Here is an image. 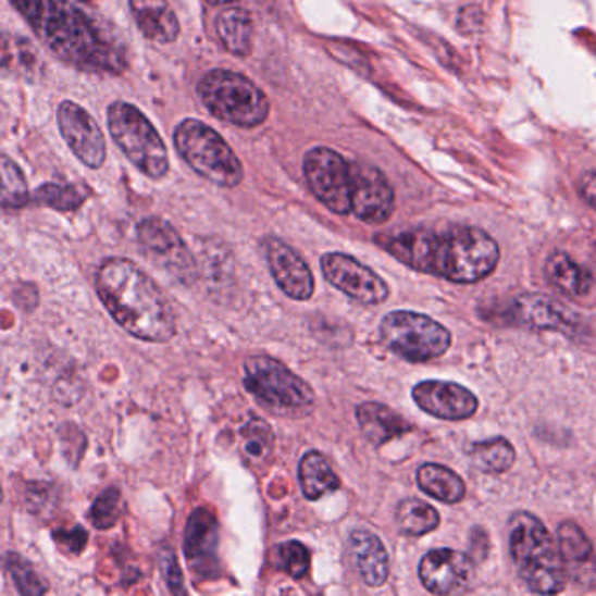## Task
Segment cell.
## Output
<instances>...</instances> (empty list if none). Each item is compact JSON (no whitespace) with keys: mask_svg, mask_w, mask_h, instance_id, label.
Listing matches in <instances>:
<instances>
[{"mask_svg":"<svg viewBox=\"0 0 596 596\" xmlns=\"http://www.w3.org/2000/svg\"><path fill=\"white\" fill-rule=\"evenodd\" d=\"M509 549L518 575L532 593L555 596L566 589V560L539 518L531 513L514 514L509 526Z\"/></svg>","mask_w":596,"mask_h":596,"instance_id":"obj_4","label":"cell"},{"mask_svg":"<svg viewBox=\"0 0 596 596\" xmlns=\"http://www.w3.org/2000/svg\"><path fill=\"white\" fill-rule=\"evenodd\" d=\"M262 253L268 260L272 277L281 291L289 298L306 302L314 294V277L306 260L280 237L269 236L262 241Z\"/></svg>","mask_w":596,"mask_h":596,"instance_id":"obj_15","label":"cell"},{"mask_svg":"<svg viewBox=\"0 0 596 596\" xmlns=\"http://www.w3.org/2000/svg\"><path fill=\"white\" fill-rule=\"evenodd\" d=\"M119 506H121L119 488L110 487L105 492H101L89 509V520H91L92 526H97L100 531L112 529L119 520Z\"/></svg>","mask_w":596,"mask_h":596,"instance_id":"obj_36","label":"cell"},{"mask_svg":"<svg viewBox=\"0 0 596 596\" xmlns=\"http://www.w3.org/2000/svg\"><path fill=\"white\" fill-rule=\"evenodd\" d=\"M28 185L22 167L13 159L0 154V207L8 210H20L27 207Z\"/></svg>","mask_w":596,"mask_h":596,"instance_id":"obj_30","label":"cell"},{"mask_svg":"<svg viewBox=\"0 0 596 596\" xmlns=\"http://www.w3.org/2000/svg\"><path fill=\"white\" fill-rule=\"evenodd\" d=\"M277 566L289 578H306L311 569V552L302 543L288 541L277 548Z\"/></svg>","mask_w":596,"mask_h":596,"instance_id":"obj_34","label":"cell"},{"mask_svg":"<svg viewBox=\"0 0 596 596\" xmlns=\"http://www.w3.org/2000/svg\"><path fill=\"white\" fill-rule=\"evenodd\" d=\"M356 419L360 422L361 433L375 447H381L390 439L403 436L412 425L393 408L382 403H361L356 408Z\"/></svg>","mask_w":596,"mask_h":596,"instance_id":"obj_23","label":"cell"},{"mask_svg":"<svg viewBox=\"0 0 596 596\" xmlns=\"http://www.w3.org/2000/svg\"><path fill=\"white\" fill-rule=\"evenodd\" d=\"M37 201L58 211H75L83 207L84 194L74 185L46 184L36 193Z\"/></svg>","mask_w":596,"mask_h":596,"instance_id":"obj_35","label":"cell"},{"mask_svg":"<svg viewBox=\"0 0 596 596\" xmlns=\"http://www.w3.org/2000/svg\"><path fill=\"white\" fill-rule=\"evenodd\" d=\"M51 53L79 71L119 74L124 49L71 0H11Z\"/></svg>","mask_w":596,"mask_h":596,"instance_id":"obj_2","label":"cell"},{"mask_svg":"<svg viewBox=\"0 0 596 596\" xmlns=\"http://www.w3.org/2000/svg\"><path fill=\"white\" fill-rule=\"evenodd\" d=\"M2 500H4V492H2V487H0V505H2Z\"/></svg>","mask_w":596,"mask_h":596,"instance_id":"obj_41","label":"cell"},{"mask_svg":"<svg viewBox=\"0 0 596 596\" xmlns=\"http://www.w3.org/2000/svg\"><path fill=\"white\" fill-rule=\"evenodd\" d=\"M53 537L58 541V544H66V549L75 552V555H79L86 548V541H88V534L80 526H75V531H72L71 534L57 532Z\"/></svg>","mask_w":596,"mask_h":596,"instance_id":"obj_38","label":"cell"},{"mask_svg":"<svg viewBox=\"0 0 596 596\" xmlns=\"http://www.w3.org/2000/svg\"><path fill=\"white\" fill-rule=\"evenodd\" d=\"M207 2L211 5H225L233 4V2H237V0H207Z\"/></svg>","mask_w":596,"mask_h":596,"instance_id":"obj_40","label":"cell"},{"mask_svg":"<svg viewBox=\"0 0 596 596\" xmlns=\"http://www.w3.org/2000/svg\"><path fill=\"white\" fill-rule=\"evenodd\" d=\"M219 520L208 508L194 509L185 525L184 551L196 572H204L215 561Z\"/></svg>","mask_w":596,"mask_h":596,"instance_id":"obj_18","label":"cell"},{"mask_svg":"<svg viewBox=\"0 0 596 596\" xmlns=\"http://www.w3.org/2000/svg\"><path fill=\"white\" fill-rule=\"evenodd\" d=\"M159 569L163 572L164 581L173 596H189L185 589L184 574L172 549H163L159 552Z\"/></svg>","mask_w":596,"mask_h":596,"instance_id":"obj_37","label":"cell"},{"mask_svg":"<svg viewBox=\"0 0 596 596\" xmlns=\"http://www.w3.org/2000/svg\"><path fill=\"white\" fill-rule=\"evenodd\" d=\"M129 8L147 39L170 45L181 36V22L167 0H129Z\"/></svg>","mask_w":596,"mask_h":596,"instance_id":"obj_19","label":"cell"},{"mask_svg":"<svg viewBox=\"0 0 596 596\" xmlns=\"http://www.w3.org/2000/svg\"><path fill=\"white\" fill-rule=\"evenodd\" d=\"M5 567L10 570L16 589L22 596H45L49 586L42 575L37 572L30 561L25 560L18 552H10L5 557Z\"/></svg>","mask_w":596,"mask_h":596,"instance_id":"obj_31","label":"cell"},{"mask_svg":"<svg viewBox=\"0 0 596 596\" xmlns=\"http://www.w3.org/2000/svg\"><path fill=\"white\" fill-rule=\"evenodd\" d=\"M375 241L407 268L461 285L491 276L500 259L491 234L464 225L445 231L410 228L395 236H377Z\"/></svg>","mask_w":596,"mask_h":596,"instance_id":"obj_1","label":"cell"},{"mask_svg":"<svg viewBox=\"0 0 596 596\" xmlns=\"http://www.w3.org/2000/svg\"><path fill=\"white\" fill-rule=\"evenodd\" d=\"M97 291L110 316L133 337L145 343H167L175 337L172 303L156 281L132 260L101 263Z\"/></svg>","mask_w":596,"mask_h":596,"instance_id":"obj_3","label":"cell"},{"mask_svg":"<svg viewBox=\"0 0 596 596\" xmlns=\"http://www.w3.org/2000/svg\"><path fill=\"white\" fill-rule=\"evenodd\" d=\"M382 344L412 363L436 360L452 346V334L421 312L393 311L381 323Z\"/></svg>","mask_w":596,"mask_h":596,"instance_id":"obj_9","label":"cell"},{"mask_svg":"<svg viewBox=\"0 0 596 596\" xmlns=\"http://www.w3.org/2000/svg\"><path fill=\"white\" fill-rule=\"evenodd\" d=\"M243 382L260 405L277 415H303L316 401L308 382L271 356L246 358Z\"/></svg>","mask_w":596,"mask_h":596,"instance_id":"obj_6","label":"cell"},{"mask_svg":"<svg viewBox=\"0 0 596 596\" xmlns=\"http://www.w3.org/2000/svg\"><path fill=\"white\" fill-rule=\"evenodd\" d=\"M216 34L228 53L245 58L253 49V20L239 8H228L216 16Z\"/></svg>","mask_w":596,"mask_h":596,"instance_id":"obj_25","label":"cell"},{"mask_svg":"<svg viewBox=\"0 0 596 596\" xmlns=\"http://www.w3.org/2000/svg\"><path fill=\"white\" fill-rule=\"evenodd\" d=\"M241 443L246 459L253 462L265 461L274 448V431L262 419H253L243 427Z\"/></svg>","mask_w":596,"mask_h":596,"instance_id":"obj_32","label":"cell"},{"mask_svg":"<svg viewBox=\"0 0 596 596\" xmlns=\"http://www.w3.org/2000/svg\"><path fill=\"white\" fill-rule=\"evenodd\" d=\"M558 548L561 557L570 563H584L593 555L592 541L575 522H563L558 526Z\"/></svg>","mask_w":596,"mask_h":596,"instance_id":"obj_33","label":"cell"},{"mask_svg":"<svg viewBox=\"0 0 596 596\" xmlns=\"http://www.w3.org/2000/svg\"><path fill=\"white\" fill-rule=\"evenodd\" d=\"M351 215L364 224H386L395 213V190L386 175L372 164L352 161Z\"/></svg>","mask_w":596,"mask_h":596,"instance_id":"obj_13","label":"cell"},{"mask_svg":"<svg viewBox=\"0 0 596 596\" xmlns=\"http://www.w3.org/2000/svg\"><path fill=\"white\" fill-rule=\"evenodd\" d=\"M323 276L334 288L340 289L356 302L378 306L389 297V286L377 272L367 268L360 260L340 251L321 257Z\"/></svg>","mask_w":596,"mask_h":596,"instance_id":"obj_12","label":"cell"},{"mask_svg":"<svg viewBox=\"0 0 596 596\" xmlns=\"http://www.w3.org/2000/svg\"><path fill=\"white\" fill-rule=\"evenodd\" d=\"M355 566L364 584L382 586L389 578V552L377 535L370 531H355L349 535Z\"/></svg>","mask_w":596,"mask_h":596,"instance_id":"obj_21","label":"cell"},{"mask_svg":"<svg viewBox=\"0 0 596 596\" xmlns=\"http://www.w3.org/2000/svg\"><path fill=\"white\" fill-rule=\"evenodd\" d=\"M136 237L141 250L154 260L159 268L170 272L182 283H190L196 277V260L185 246L181 234L166 220L150 216L140 222Z\"/></svg>","mask_w":596,"mask_h":596,"instance_id":"obj_11","label":"cell"},{"mask_svg":"<svg viewBox=\"0 0 596 596\" xmlns=\"http://www.w3.org/2000/svg\"><path fill=\"white\" fill-rule=\"evenodd\" d=\"M298 480H300L303 496L309 500L321 499L326 494L340 488V480L326 461V457L318 450H311L300 459Z\"/></svg>","mask_w":596,"mask_h":596,"instance_id":"obj_26","label":"cell"},{"mask_svg":"<svg viewBox=\"0 0 596 596\" xmlns=\"http://www.w3.org/2000/svg\"><path fill=\"white\" fill-rule=\"evenodd\" d=\"M471 459L479 470L485 473H506L511 470L517 459L513 445L506 438L487 439L474 443Z\"/></svg>","mask_w":596,"mask_h":596,"instance_id":"obj_29","label":"cell"},{"mask_svg":"<svg viewBox=\"0 0 596 596\" xmlns=\"http://www.w3.org/2000/svg\"><path fill=\"white\" fill-rule=\"evenodd\" d=\"M395 520L401 534L413 537L430 534L439 525L438 511L419 499L401 500L396 508Z\"/></svg>","mask_w":596,"mask_h":596,"instance_id":"obj_28","label":"cell"},{"mask_svg":"<svg viewBox=\"0 0 596 596\" xmlns=\"http://www.w3.org/2000/svg\"><path fill=\"white\" fill-rule=\"evenodd\" d=\"M112 140L145 176L159 181L170 172L166 145L149 119L126 101H114L107 112Z\"/></svg>","mask_w":596,"mask_h":596,"instance_id":"obj_8","label":"cell"},{"mask_svg":"<svg viewBox=\"0 0 596 596\" xmlns=\"http://www.w3.org/2000/svg\"><path fill=\"white\" fill-rule=\"evenodd\" d=\"M412 398L422 412L443 421H464L479 410V398L456 382H419L413 386Z\"/></svg>","mask_w":596,"mask_h":596,"instance_id":"obj_16","label":"cell"},{"mask_svg":"<svg viewBox=\"0 0 596 596\" xmlns=\"http://www.w3.org/2000/svg\"><path fill=\"white\" fill-rule=\"evenodd\" d=\"M58 127L80 163L98 170L107 158L105 136L88 110L74 101H63L58 107Z\"/></svg>","mask_w":596,"mask_h":596,"instance_id":"obj_14","label":"cell"},{"mask_svg":"<svg viewBox=\"0 0 596 596\" xmlns=\"http://www.w3.org/2000/svg\"><path fill=\"white\" fill-rule=\"evenodd\" d=\"M544 274L560 294L570 298L584 297L593 286L592 274L570 259L569 254L561 253V251L552 253L546 260Z\"/></svg>","mask_w":596,"mask_h":596,"instance_id":"obj_24","label":"cell"},{"mask_svg":"<svg viewBox=\"0 0 596 596\" xmlns=\"http://www.w3.org/2000/svg\"><path fill=\"white\" fill-rule=\"evenodd\" d=\"M560 303L546 295H523L513 302L509 311L514 323L531 330H569L572 326L569 314Z\"/></svg>","mask_w":596,"mask_h":596,"instance_id":"obj_20","label":"cell"},{"mask_svg":"<svg viewBox=\"0 0 596 596\" xmlns=\"http://www.w3.org/2000/svg\"><path fill=\"white\" fill-rule=\"evenodd\" d=\"M176 152L194 172L211 184L234 189L245 178V170L227 141L198 119H185L175 129Z\"/></svg>","mask_w":596,"mask_h":596,"instance_id":"obj_5","label":"cell"},{"mask_svg":"<svg viewBox=\"0 0 596 596\" xmlns=\"http://www.w3.org/2000/svg\"><path fill=\"white\" fill-rule=\"evenodd\" d=\"M581 198L596 211V172L586 173L579 184Z\"/></svg>","mask_w":596,"mask_h":596,"instance_id":"obj_39","label":"cell"},{"mask_svg":"<svg viewBox=\"0 0 596 596\" xmlns=\"http://www.w3.org/2000/svg\"><path fill=\"white\" fill-rule=\"evenodd\" d=\"M303 175L323 207L335 215H351L352 161L328 147H314L303 156Z\"/></svg>","mask_w":596,"mask_h":596,"instance_id":"obj_10","label":"cell"},{"mask_svg":"<svg viewBox=\"0 0 596 596\" xmlns=\"http://www.w3.org/2000/svg\"><path fill=\"white\" fill-rule=\"evenodd\" d=\"M417 483L424 494L442 500L445 505H457L465 497L464 480L456 471L442 464L427 462L421 465L417 471Z\"/></svg>","mask_w":596,"mask_h":596,"instance_id":"obj_27","label":"cell"},{"mask_svg":"<svg viewBox=\"0 0 596 596\" xmlns=\"http://www.w3.org/2000/svg\"><path fill=\"white\" fill-rule=\"evenodd\" d=\"M45 62L36 46L22 36L0 32V74L18 79H39Z\"/></svg>","mask_w":596,"mask_h":596,"instance_id":"obj_22","label":"cell"},{"mask_svg":"<svg viewBox=\"0 0 596 596\" xmlns=\"http://www.w3.org/2000/svg\"><path fill=\"white\" fill-rule=\"evenodd\" d=\"M198 92L211 114L237 127L260 126L268 121L271 112L262 89L236 72H208L199 80Z\"/></svg>","mask_w":596,"mask_h":596,"instance_id":"obj_7","label":"cell"},{"mask_svg":"<svg viewBox=\"0 0 596 596\" xmlns=\"http://www.w3.org/2000/svg\"><path fill=\"white\" fill-rule=\"evenodd\" d=\"M419 578L433 595H456L470 584L473 561L456 549H433L419 563Z\"/></svg>","mask_w":596,"mask_h":596,"instance_id":"obj_17","label":"cell"}]
</instances>
